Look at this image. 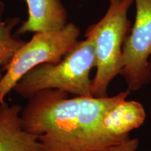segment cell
I'll use <instances>...</instances> for the list:
<instances>
[{"label": "cell", "mask_w": 151, "mask_h": 151, "mask_svg": "<svg viewBox=\"0 0 151 151\" xmlns=\"http://www.w3.org/2000/svg\"><path fill=\"white\" fill-rule=\"evenodd\" d=\"M129 90L113 97H68L55 89L40 91L29 98L20 113L22 127L40 142L64 139L98 123L111 107L127 99Z\"/></svg>", "instance_id": "1"}, {"label": "cell", "mask_w": 151, "mask_h": 151, "mask_svg": "<svg viewBox=\"0 0 151 151\" xmlns=\"http://www.w3.org/2000/svg\"><path fill=\"white\" fill-rule=\"evenodd\" d=\"M78 41L61 61L41 64L28 71L14 90L22 97H31L37 92L55 89L75 97H93L90 74L96 66L93 39L86 37Z\"/></svg>", "instance_id": "2"}, {"label": "cell", "mask_w": 151, "mask_h": 151, "mask_svg": "<svg viewBox=\"0 0 151 151\" xmlns=\"http://www.w3.org/2000/svg\"><path fill=\"white\" fill-rule=\"evenodd\" d=\"M134 0L110 1L104 16L88 28L86 37L93 39L95 46L96 74L92 79V95L108 97V87L122 69V46L129 35L127 15Z\"/></svg>", "instance_id": "3"}, {"label": "cell", "mask_w": 151, "mask_h": 151, "mask_svg": "<svg viewBox=\"0 0 151 151\" xmlns=\"http://www.w3.org/2000/svg\"><path fill=\"white\" fill-rule=\"evenodd\" d=\"M78 27L67 23L56 31L37 32L24 43L6 64V73L0 78V105L15 86L28 71L41 64H56L78 42Z\"/></svg>", "instance_id": "4"}, {"label": "cell", "mask_w": 151, "mask_h": 151, "mask_svg": "<svg viewBox=\"0 0 151 151\" xmlns=\"http://www.w3.org/2000/svg\"><path fill=\"white\" fill-rule=\"evenodd\" d=\"M135 22L122 52V69L127 90H140L151 81V0H134Z\"/></svg>", "instance_id": "5"}, {"label": "cell", "mask_w": 151, "mask_h": 151, "mask_svg": "<svg viewBox=\"0 0 151 151\" xmlns=\"http://www.w3.org/2000/svg\"><path fill=\"white\" fill-rule=\"evenodd\" d=\"M20 106L0 105V151H41L39 137L22 127Z\"/></svg>", "instance_id": "6"}, {"label": "cell", "mask_w": 151, "mask_h": 151, "mask_svg": "<svg viewBox=\"0 0 151 151\" xmlns=\"http://www.w3.org/2000/svg\"><path fill=\"white\" fill-rule=\"evenodd\" d=\"M29 17L19 33L56 31L67 24V11L61 0H26Z\"/></svg>", "instance_id": "7"}, {"label": "cell", "mask_w": 151, "mask_h": 151, "mask_svg": "<svg viewBox=\"0 0 151 151\" xmlns=\"http://www.w3.org/2000/svg\"><path fill=\"white\" fill-rule=\"evenodd\" d=\"M146 116V111L142 104L133 100H124L107 111L101 122L113 135L129 139V132L142 125Z\"/></svg>", "instance_id": "8"}, {"label": "cell", "mask_w": 151, "mask_h": 151, "mask_svg": "<svg viewBox=\"0 0 151 151\" xmlns=\"http://www.w3.org/2000/svg\"><path fill=\"white\" fill-rule=\"evenodd\" d=\"M2 6L0 5V57L4 58L9 61L24 42L12 37L11 32L13 25L11 23L6 24L2 21Z\"/></svg>", "instance_id": "9"}, {"label": "cell", "mask_w": 151, "mask_h": 151, "mask_svg": "<svg viewBox=\"0 0 151 151\" xmlns=\"http://www.w3.org/2000/svg\"><path fill=\"white\" fill-rule=\"evenodd\" d=\"M139 141L137 139H131L129 142L120 146H115L113 148L106 149V150L97 151H135L138 146Z\"/></svg>", "instance_id": "10"}, {"label": "cell", "mask_w": 151, "mask_h": 151, "mask_svg": "<svg viewBox=\"0 0 151 151\" xmlns=\"http://www.w3.org/2000/svg\"><path fill=\"white\" fill-rule=\"evenodd\" d=\"M9 62L8 60H6L4 58H2V57H0V65H2V64L7 63Z\"/></svg>", "instance_id": "11"}, {"label": "cell", "mask_w": 151, "mask_h": 151, "mask_svg": "<svg viewBox=\"0 0 151 151\" xmlns=\"http://www.w3.org/2000/svg\"><path fill=\"white\" fill-rule=\"evenodd\" d=\"M110 1H114V0H110Z\"/></svg>", "instance_id": "12"}, {"label": "cell", "mask_w": 151, "mask_h": 151, "mask_svg": "<svg viewBox=\"0 0 151 151\" xmlns=\"http://www.w3.org/2000/svg\"><path fill=\"white\" fill-rule=\"evenodd\" d=\"M148 151H151V150H148Z\"/></svg>", "instance_id": "13"}]
</instances>
